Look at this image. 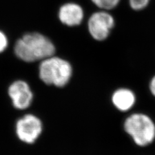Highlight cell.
Returning a JSON list of instances; mask_svg holds the SVG:
<instances>
[{
    "instance_id": "30bf717a",
    "label": "cell",
    "mask_w": 155,
    "mask_h": 155,
    "mask_svg": "<svg viewBox=\"0 0 155 155\" xmlns=\"http://www.w3.org/2000/svg\"><path fill=\"white\" fill-rule=\"evenodd\" d=\"M129 5L134 11H142L146 7L150 0H129Z\"/></svg>"
},
{
    "instance_id": "7a4b0ae2",
    "label": "cell",
    "mask_w": 155,
    "mask_h": 155,
    "mask_svg": "<svg viewBox=\"0 0 155 155\" xmlns=\"http://www.w3.org/2000/svg\"><path fill=\"white\" fill-rule=\"evenodd\" d=\"M39 77L47 85L58 87L65 86L72 75V67L67 60L53 55L41 61Z\"/></svg>"
},
{
    "instance_id": "9c48e42d",
    "label": "cell",
    "mask_w": 155,
    "mask_h": 155,
    "mask_svg": "<svg viewBox=\"0 0 155 155\" xmlns=\"http://www.w3.org/2000/svg\"><path fill=\"white\" fill-rule=\"evenodd\" d=\"M100 10L109 11L118 5L121 0H91Z\"/></svg>"
},
{
    "instance_id": "8fae6325",
    "label": "cell",
    "mask_w": 155,
    "mask_h": 155,
    "mask_svg": "<svg viewBox=\"0 0 155 155\" xmlns=\"http://www.w3.org/2000/svg\"><path fill=\"white\" fill-rule=\"evenodd\" d=\"M8 45V40L5 34L0 31V53L6 50Z\"/></svg>"
},
{
    "instance_id": "ba28073f",
    "label": "cell",
    "mask_w": 155,
    "mask_h": 155,
    "mask_svg": "<svg viewBox=\"0 0 155 155\" xmlns=\"http://www.w3.org/2000/svg\"><path fill=\"white\" fill-rule=\"evenodd\" d=\"M135 100L134 94L128 89H119L112 96L114 105L121 111H127L132 108Z\"/></svg>"
},
{
    "instance_id": "52a82bcc",
    "label": "cell",
    "mask_w": 155,
    "mask_h": 155,
    "mask_svg": "<svg viewBox=\"0 0 155 155\" xmlns=\"http://www.w3.org/2000/svg\"><path fill=\"white\" fill-rule=\"evenodd\" d=\"M58 18L61 23L69 27L78 26L84 18V11L79 4L69 2L60 7Z\"/></svg>"
},
{
    "instance_id": "3957f363",
    "label": "cell",
    "mask_w": 155,
    "mask_h": 155,
    "mask_svg": "<svg viewBox=\"0 0 155 155\" xmlns=\"http://www.w3.org/2000/svg\"><path fill=\"white\" fill-rule=\"evenodd\" d=\"M124 129L140 146L151 143L155 138V125L152 120L143 114H133L125 120Z\"/></svg>"
},
{
    "instance_id": "8992f818",
    "label": "cell",
    "mask_w": 155,
    "mask_h": 155,
    "mask_svg": "<svg viewBox=\"0 0 155 155\" xmlns=\"http://www.w3.org/2000/svg\"><path fill=\"white\" fill-rule=\"evenodd\" d=\"M8 94L14 107L19 110L28 108L33 99V93L26 81L17 80L9 86Z\"/></svg>"
},
{
    "instance_id": "7c38bea8",
    "label": "cell",
    "mask_w": 155,
    "mask_h": 155,
    "mask_svg": "<svg viewBox=\"0 0 155 155\" xmlns=\"http://www.w3.org/2000/svg\"><path fill=\"white\" fill-rule=\"evenodd\" d=\"M150 89H151L152 94L155 96V76L153 78L151 83H150Z\"/></svg>"
},
{
    "instance_id": "277c9868",
    "label": "cell",
    "mask_w": 155,
    "mask_h": 155,
    "mask_svg": "<svg viewBox=\"0 0 155 155\" xmlns=\"http://www.w3.org/2000/svg\"><path fill=\"white\" fill-rule=\"evenodd\" d=\"M115 25L114 17L107 11L100 10L92 14L87 26L91 37L96 41H104Z\"/></svg>"
},
{
    "instance_id": "5b68a950",
    "label": "cell",
    "mask_w": 155,
    "mask_h": 155,
    "mask_svg": "<svg viewBox=\"0 0 155 155\" xmlns=\"http://www.w3.org/2000/svg\"><path fill=\"white\" fill-rule=\"evenodd\" d=\"M42 131L41 120L33 114H27L16 122V132L19 139L27 143H32Z\"/></svg>"
},
{
    "instance_id": "6da1fadb",
    "label": "cell",
    "mask_w": 155,
    "mask_h": 155,
    "mask_svg": "<svg viewBox=\"0 0 155 155\" xmlns=\"http://www.w3.org/2000/svg\"><path fill=\"white\" fill-rule=\"evenodd\" d=\"M15 55L25 62L42 61L55 54L53 42L40 32H28L18 40L14 47Z\"/></svg>"
}]
</instances>
